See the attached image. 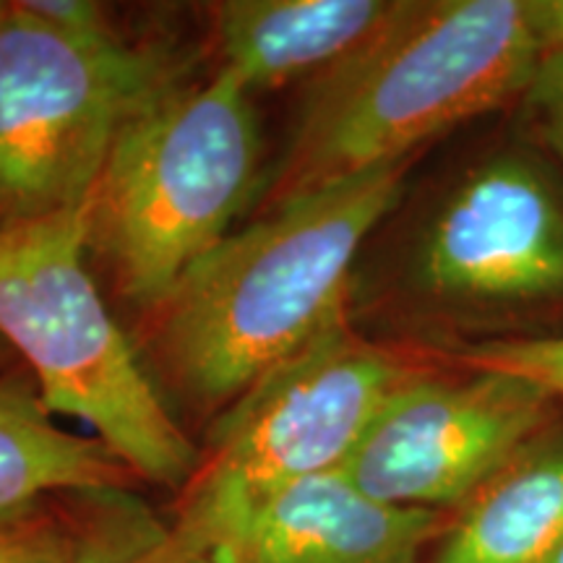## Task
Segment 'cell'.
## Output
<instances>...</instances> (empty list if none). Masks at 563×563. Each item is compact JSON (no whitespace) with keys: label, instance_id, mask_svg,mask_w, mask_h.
I'll list each match as a JSON object with an SVG mask.
<instances>
[{"label":"cell","instance_id":"5","mask_svg":"<svg viewBox=\"0 0 563 563\" xmlns=\"http://www.w3.org/2000/svg\"><path fill=\"white\" fill-rule=\"evenodd\" d=\"M412 368L352 329L347 308L217 415L173 527L211 563L279 493L342 470Z\"/></svg>","mask_w":563,"mask_h":563},{"label":"cell","instance_id":"3","mask_svg":"<svg viewBox=\"0 0 563 563\" xmlns=\"http://www.w3.org/2000/svg\"><path fill=\"white\" fill-rule=\"evenodd\" d=\"M262 194L251 91L228 68L162 81L118 131L87 207L89 256L150 313Z\"/></svg>","mask_w":563,"mask_h":563},{"label":"cell","instance_id":"9","mask_svg":"<svg viewBox=\"0 0 563 563\" xmlns=\"http://www.w3.org/2000/svg\"><path fill=\"white\" fill-rule=\"evenodd\" d=\"M446 527L441 511L384 504L334 470L272 498L224 563H422Z\"/></svg>","mask_w":563,"mask_h":563},{"label":"cell","instance_id":"10","mask_svg":"<svg viewBox=\"0 0 563 563\" xmlns=\"http://www.w3.org/2000/svg\"><path fill=\"white\" fill-rule=\"evenodd\" d=\"M228 68L249 91L316 79L386 19V0H224L211 5Z\"/></svg>","mask_w":563,"mask_h":563},{"label":"cell","instance_id":"4","mask_svg":"<svg viewBox=\"0 0 563 563\" xmlns=\"http://www.w3.org/2000/svg\"><path fill=\"white\" fill-rule=\"evenodd\" d=\"M87 209L0 228V336L37 378L53 415L81 420L136 481L180 493L201 449L89 272Z\"/></svg>","mask_w":563,"mask_h":563},{"label":"cell","instance_id":"20","mask_svg":"<svg viewBox=\"0 0 563 563\" xmlns=\"http://www.w3.org/2000/svg\"><path fill=\"white\" fill-rule=\"evenodd\" d=\"M548 563H563V540H561V545L555 548V553L551 555V561H548Z\"/></svg>","mask_w":563,"mask_h":563},{"label":"cell","instance_id":"6","mask_svg":"<svg viewBox=\"0 0 563 563\" xmlns=\"http://www.w3.org/2000/svg\"><path fill=\"white\" fill-rule=\"evenodd\" d=\"M170 76L157 53L70 40L11 3L0 24V228L87 209L125 118Z\"/></svg>","mask_w":563,"mask_h":563},{"label":"cell","instance_id":"18","mask_svg":"<svg viewBox=\"0 0 563 563\" xmlns=\"http://www.w3.org/2000/svg\"><path fill=\"white\" fill-rule=\"evenodd\" d=\"M527 5H530V24L543 58L563 53V0H527Z\"/></svg>","mask_w":563,"mask_h":563},{"label":"cell","instance_id":"17","mask_svg":"<svg viewBox=\"0 0 563 563\" xmlns=\"http://www.w3.org/2000/svg\"><path fill=\"white\" fill-rule=\"evenodd\" d=\"M525 104L540 139L563 162V53L540 60L525 91Z\"/></svg>","mask_w":563,"mask_h":563},{"label":"cell","instance_id":"1","mask_svg":"<svg viewBox=\"0 0 563 563\" xmlns=\"http://www.w3.org/2000/svg\"><path fill=\"white\" fill-rule=\"evenodd\" d=\"M410 159L327 183L264 211L199 258L146 319L162 384L224 412L347 308L363 243L397 207Z\"/></svg>","mask_w":563,"mask_h":563},{"label":"cell","instance_id":"21","mask_svg":"<svg viewBox=\"0 0 563 563\" xmlns=\"http://www.w3.org/2000/svg\"><path fill=\"white\" fill-rule=\"evenodd\" d=\"M9 11H11V3H0V24H3V19L9 16Z\"/></svg>","mask_w":563,"mask_h":563},{"label":"cell","instance_id":"8","mask_svg":"<svg viewBox=\"0 0 563 563\" xmlns=\"http://www.w3.org/2000/svg\"><path fill=\"white\" fill-rule=\"evenodd\" d=\"M412 292L449 313L563 298V199L522 154H496L443 196L410 256Z\"/></svg>","mask_w":563,"mask_h":563},{"label":"cell","instance_id":"12","mask_svg":"<svg viewBox=\"0 0 563 563\" xmlns=\"http://www.w3.org/2000/svg\"><path fill=\"white\" fill-rule=\"evenodd\" d=\"M133 483L100 439L58 428L30 368L0 373V509Z\"/></svg>","mask_w":563,"mask_h":563},{"label":"cell","instance_id":"15","mask_svg":"<svg viewBox=\"0 0 563 563\" xmlns=\"http://www.w3.org/2000/svg\"><path fill=\"white\" fill-rule=\"evenodd\" d=\"M462 357L475 371L511 373L563 397V336L475 344Z\"/></svg>","mask_w":563,"mask_h":563},{"label":"cell","instance_id":"19","mask_svg":"<svg viewBox=\"0 0 563 563\" xmlns=\"http://www.w3.org/2000/svg\"><path fill=\"white\" fill-rule=\"evenodd\" d=\"M13 361H19L16 357V352H13V347L9 342L3 340V336H0V373L3 371H9V368H13Z\"/></svg>","mask_w":563,"mask_h":563},{"label":"cell","instance_id":"16","mask_svg":"<svg viewBox=\"0 0 563 563\" xmlns=\"http://www.w3.org/2000/svg\"><path fill=\"white\" fill-rule=\"evenodd\" d=\"M16 5L70 40L89 42V45L123 42L112 26L110 11H104L100 3H89V0H21Z\"/></svg>","mask_w":563,"mask_h":563},{"label":"cell","instance_id":"14","mask_svg":"<svg viewBox=\"0 0 563 563\" xmlns=\"http://www.w3.org/2000/svg\"><path fill=\"white\" fill-rule=\"evenodd\" d=\"M0 563H70V522L60 496L0 509Z\"/></svg>","mask_w":563,"mask_h":563},{"label":"cell","instance_id":"2","mask_svg":"<svg viewBox=\"0 0 563 563\" xmlns=\"http://www.w3.org/2000/svg\"><path fill=\"white\" fill-rule=\"evenodd\" d=\"M543 53L527 0H402L316 76L258 211L378 165L525 95Z\"/></svg>","mask_w":563,"mask_h":563},{"label":"cell","instance_id":"7","mask_svg":"<svg viewBox=\"0 0 563 563\" xmlns=\"http://www.w3.org/2000/svg\"><path fill=\"white\" fill-rule=\"evenodd\" d=\"M553 394L501 371L439 378L412 371L394 389L342 473L391 506L462 509L540 439Z\"/></svg>","mask_w":563,"mask_h":563},{"label":"cell","instance_id":"11","mask_svg":"<svg viewBox=\"0 0 563 563\" xmlns=\"http://www.w3.org/2000/svg\"><path fill=\"white\" fill-rule=\"evenodd\" d=\"M563 540V435L538 439L462 506L428 563H548Z\"/></svg>","mask_w":563,"mask_h":563},{"label":"cell","instance_id":"13","mask_svg":"<svg viewBox=\"0 0 563 563\" xmlns=\"http://www.w3.org/2000/svg\"><path fill=\"white\" fill-rule=\"evenodd\" d=\"M70 522V563H211L133 488L60 496Z\"/></svg>","mask_w":563,"mask_h":563}]
</instances>
